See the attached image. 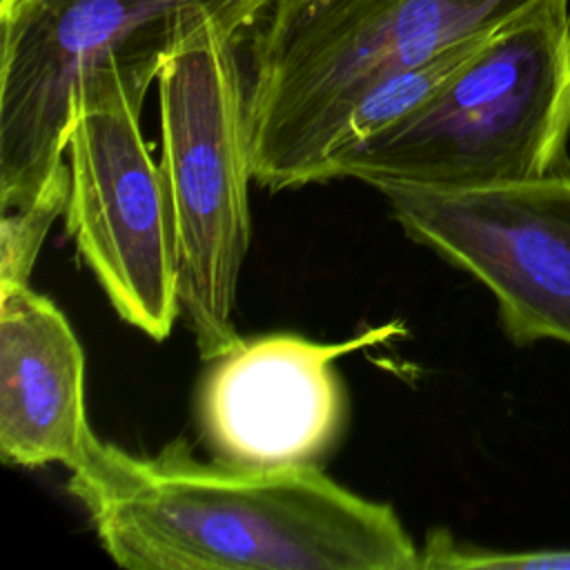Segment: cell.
<instances>
[{"label": "cell", "instance_id": "7a4b0ae2", "mask_svg": "<svg viewBox=\"0 0 570 570\" xmlns=\"http://www.w3.org/2000/svg\"><path fill=\"white\" fill-rule=\"evenodd\" d=\"M534 0H272L252 40L254 183L327 180L356 102L390 76L490 31Z\"/></svg>", "mask_w": 570, "mask_h": 570}, {"label": "cell", "instance_id": "7c38bea8", "mask_svg": "<svg viewBox=\"0 0 570 570\" xmlns=\"http://www.w3.org/2000/svg\"><path fill=\"white\" fill-rule=\"evenodd\" d=\"M570 570V548L488 550L436 530L419 548V570Z\"/></svg>", "mask_w": 570, "mask_h": 570}, {"label": "cell", "instance_id": "5b68a950", "mask_svg": "<svg viewBox=\"0 0 570 570\" xmlns=\"http://www.w3.org/2000/svg\"><path fill=\"white\" fill-rule=\"evenodd\" d=\"M272 0H0V212L67 174L80 85L127 60L160 71L196 27L252 29Z\"/></svg>", "mask_w": 570, "mask_h": 570}, {"label": "cell", "instance_id": "9c48e42d", "mask_svg": "<svg viewBox=\"0 0 570 570\" xmlns=\"http://www.w3.org/2000/svg\"><path fill=\"white\" fill-rule=\"evenodd\" d=\"M98 436L85 405V352L58 305L0 281V456L76 470Z\"/></svg>", "mask_w": 570, "mask_h": 570}, {"label": "cell", "instance_id": "8992f818", "mask_svg": "<svg viewBox=\"0 0 570 570\" xmlns=\"http://www.w3.org/2000/svg\"><path fill=\"white\" fill-rule=\"evenodd\" d=\"M158 71L127 60L78 89L67 140V232L116 314L154 341L180 316L167 191L140 111Z\"/></svg>", "mask_w": 570, "mask_h": 570}, {"label": "cell", "instance_id": "6da1fadb", "mask_svg": "<svg viewBox=\"0 0 570 570\" xmlns=\"http://www.w3.org/2000/svg\"><path fill=\"white\" fill-rule=\"evenodd\" d=\"M69 490L129 570H419L392 505L318 465H207L183 443L136 456L98 439Z\"/></svg>", "mask_w": 570, "mask_h": 570}, {"label": "cell", "instance_id": "8fae6325", "mask_svg": "<svg viewBox=\"0 0 570 570\" xmlns=\"http://www.w3.org/2000/svg\"><path fill=\"white\" fill-rule=\"evenodd\" d=\"M67 196L69 169L29 205L0 212V281L29 283L49 227L67 209Z\"/></svg>", "mask_w": 570, "mask_h": 570}, {"label": "cell", "instance_id": "277c9868", "mask_svg": "<svg viewBox=\"0 0 570 570\" xmlns=\"http://www.w3.org/2000/svg\"><path fill=\"white\" fill-rule=\"evenodd\" d=\"M247 29L212 20L189 31L156 78L160 171L169 203L178 303L205 361L243 336L234 325L252 240V127L238 47Z\"/></svg>", "mask_w": 570, "mask_h": 570}, {"label": "cell", "instance_id": "30bf717a", "mask_svg": "<svg viewBox=\"0 0 570 570\" xmlns=\"http://www.w3.org/2000/svg\"><path fill=\"white\" fill-rule=\"evenodd\" d=\"M499 27L476 33L468 40H461L454 47L445 49L443 53L430 58L428 62H421L416 67L399 71V73L390 76L387 80L379 82L374 89H370L356 102V107L350 111V116L341 129V136L330 156V163H327V180H330V165L336 156H341L350 147L358 145L367 136L381 131L383 127L392 125L394 120L403 118L405 114L416 109L421 102H425L439 87H443L485 45V40Z\"/></svg>", "mask_w": 570, "mask_h": 570}, {"label": "cell", "instance_id": "3957f363", "mask_svg": "<svg viewBox=\"0 0 570 570\" xmlns=\"http://www.w3.org/2000/svg\"><path fill=\"white\" fill-rule=\"evenodd\" d=\"M570 0H534L425 102L336 156L332 178L374 189H468L566 167Z\"/></svg>", "mask_w": 570, "mask_h": 570}, {"label": "cell", "instance_id": "ba28073f", "mask_svg": "<svg viewBox=\"0 0 570 570\" xmlns=\"http://www.w3.org/2000/svg\"><path fill=\"white\" fill-rule=\"evenodd\" d=\"M390 334L392 325L341 343L289 332L240 338L212 361L200 387L207 443L229 465H316L343 425L345 405L334 363Z\"/></svg>", "mask_w": 570, "mask_h": 570}, {"label": "cell", "instance_id": "52a82bcc", "mask_svg": "<svg viewBox=\"0 0 570 570\" xmlns=\"http://www.w3.org/2000/svg\"><path fill=\"white\" fill-rule=\"evenodd\" d=\"M379 191L412 240L492 292L514 343L570 345V169L488 187Z\"/></svg>", "mask_w": 570, "mask_h": 570}]
</instances>
